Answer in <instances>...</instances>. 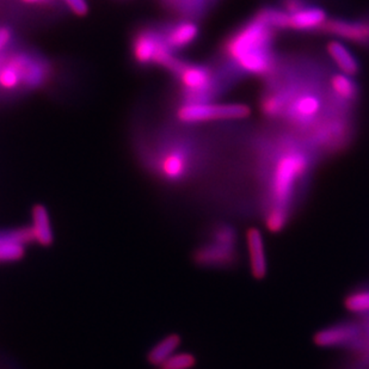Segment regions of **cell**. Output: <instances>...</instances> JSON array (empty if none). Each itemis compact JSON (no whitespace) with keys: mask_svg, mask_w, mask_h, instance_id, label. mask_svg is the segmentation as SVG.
<instances>
[{"mask_svg":"<svg viewBox=\"0 0 369 369\" xmlns=\"http://www.w3.org/2000/svg\"><path fill=\"white\" fill-rule=\"evenodd\" d=\"M311 166L310 154L295 146H287L272 161L261 200L262 215L269 232L280 233L287 228L301 201Z\"/></svg>","mask_w":369,"mask_h":369,"instance_id":"obj_1","label":"cell"},{"mask_svg":"<svg viewBox=\"0 0 369 369\" xmlns=\"http://www.w3.org/2000/svg\"><path fill=\"white\" fill-rule=\"evenodd\" d=\"M239 257L238 231L225 221L210 225L193 252L195 264L205 269L232 268L238 264Z\"/></svg>","mask_w":369,"mask_h":369,"instance_id":"obj_2","label":"cell"},{"mask_svg":"<svg viewBox=\"0 0 369 369\" xmlns=\"http://www.w3.org/2000/svg\"><path fill=\"white\" fill-rule=\"evenodd\" d=\"M274 31L275 30L255 17L228 38L224 46L225 55L235 64L246 56L270 52L272 50Z\"/></svg>","mask_w":369,"mask_h":369,"instance_id":"obj_3","label":"cell"},{"mask_svg":"<svg viewBox=\"0 0 369 369\" xmlns=\"http://www.w3.org/2000/svg\"><path fill=\"white\" fill-rule=\"evenodd\" d=\"M151 168L164 182L170 184L186 182L194 172V152L186 144L165 146L153 158Z\"/></svg>","mask_w":369,"mask_h":369,"instance_id":"obj_4","label":"cell"},{"mask_svg":"<svg viewBox=\"0 0 369 369\" xmlns=\"http://www.w3.org/2000/svg\"><path fill=\"white\" fill-rule=\"evenodd\" d=\"M132 50L139 65H159L169 72L178 60L165 40L164 33L153 28L140 30L135 35Z\"/></svg>","mask_w":369,"mask_h":369,"instance_id":"obj_5","label":"cell"},{"mask_svg":"<svg viewBox=\"0 0 369 369\" xmlns=\"http://www.w3.org/2000/svg\"><path fill=\"white\" fill-rule=\"evenodd\" d=\"M170 72L181 82L186 102H207L214 92V75L207 66L189 64L178 59Z\"/></svg>","mask_w":369,"mask_h":369,"instance_id":"obj_6","label":"cell"},{"mask_svg":"<svg viewBox=\"0 0 369 369\" xmlns=\"http://www.w3.org/2000/svg\"><path fill=\"white\" fill-rule=\"evenodd\" d=\"M250 108L244 105H212L207 102L179 105L176 117L187 124L205 123L219 119H242L250 115Z\"/></svg>","mask_w":369,"mask_h":369,"instance_id":"obj_7","label":"cell"},{"mask_svg":"<svg viewBox=\"0 0 369 369\" xmlns=\"http://www.w3.org/2000/svg\"><path fill=\"white\" fill-rule=\"evenodd\" d=\"M362 333L363 330L360 319L340 321L316 332L314 343L325 349H344L351 353L361 342Z\"/></svg>","mask_w":369,"mask_h":369,"instance_id":"obj_8","label":"cell"},{"mask_svg":"<svg viewBox=\"0 0 369 369\" xmlns=\"http://www.w3.org/2000/svg\"><path fill=\"white\" fill-rule=\"evenodd\" d=\"M31 244H35V240L29 225L0 231V262L21 261Z\"/></svg>","mask_w":369,"mask_h":369,"instance_id":"obj_9","label":"cell"},{"mask_svg":"<svg viewBox=\"0 0 369 369\" xmlns=\"http://www.w3.org/2000/svg\"><path fill=\"white\" fill-rule=\"evenodd\" d=\"M321 30L326 34L356 45L369 46V21L328 18Z\"/></svg>","mask_w":369,"mask_h":369,"instance_id":"obj_10","label":"cell"},{"mask_svg":"<svg viewBox=\"0 0 369 369\" xmlns=\"http://www.w3.org/2000/svg\"><path fill=\"white\" fill-rule=\"evenodd\" d=\"M321 110V98L312 92H304L293 101H288L286 112L288 119L298 126H309L319 115Z\"/></svg>","mask_w":369,"mask_h":369,"instance_id":"obj_11","label":"cell"},{"mask_svg":"<svg viewBox=\"0 0 369 369\" xmlns=\"http://www.w3.org/2000/svg\"><path fill=\"white\" fill-rule=\"evenodd\" d=\"M246 246L250 257L251 275L255 280H264L268 275V261L265 256L264 240L260 228H247Z\"/></svg>","mask_w":369,"mask_h":369,"instance_id":"obj_12","label":"cell"},{"mask_svg":"<svg viewBox=\"0 0 369 369\" xmlns=\"http://www.w3.org/2000/svg\"><path fill=\"white\" fill-rule=\"evenodd\" d=\"M164 38L175 52L177 49L186 48L198 38V26L191 21H179L163 30Z\"/></svg>","mask_w":369,"mask_h":369,"instance_id":"obj_13","label":"cell"},{"mask_svg":"<svg viewBox=\"0 0 369 369\" xmlns=\"http://www.w3.org/2000/svg\"><path fill=\"white\" fill-rule=\"evenodd\" d=\"M328 21L326 12L317 6H305L289 15V29L296 31H314L323 28Z\"/></svg>","mask_w":369,"mask_h":369,"instance_id":"obj_14","label":"cell"},{"mask_svg":"<svg viewBox=\"0 0 369 369\" xmlns=\"http://www.w3.org/2000/svg\"><path fill=\"white\" fill-rule=\"evenodd\" d=\"M29 226L34 235L35 244L40 246L52 245L54 231L48 209L45 205H36L31 209V224Z\"/></svg>","mask_w":369,"mask_h":369,"instance_id":"obj_15","label":"cell"},{"mask_svg":"<svg viewBox=\"0 0 369 369\" xmlns=\"http://www.w3.org/2000/svg\"><path fill=\"white\" fill-rule=\"evenodd\" d=\"M328 55L333 60V63L340 68V71L344 75H354L360 72V64L358 59L353 55V53L340 41H330L328 43Z\"/></svg>","mask_w":369,"mask_h":369,"instance_id":"obj_16","label":"cell"},{"mask_svg":"<svg viewBox=\"0 0 369 369\" xmlns=\"http://www.w3.org/2000/svg\"><path fill=\"white\" fill-rule=\"evenodd\" d=\"M23 85L22 54H16L3 61L0 66V87L14 91Z\"/></svg>","mask_w":369,"mask_h":369,"instance_id":"obj_17","label":"cell"},{"mask_svg":"<svg viewBox=\"0 0 369 369\" xmlns=\"http://www.w3.org/2000/svg\"><path fill=\"white\" fill-rule=\"evenodd\" d=\"M181 343H182V340L176 333L164 337L157 344H154L147 353V361L149 365L157 367V368L161 367L168 358L177 353L178 348L181 347Z\"/></svg>","mask_w":369,"mask_h":369,"instance_id":"obj_18","label":"cell"},{"mask_svg":"<svg viewBox=\"0 0 369 369\" xmlns=\"http://www.w3.org/2000/svg\"><path fill=\"white\" fill-rule=\"evenodd\" d=\"M344 309L358 318L369 317V284L353 288L343 299Z\"/></svg>","mask_w":369,"mask_h":369,"instance_id":"obj_19","label":"cell"},{"mask_svg":"<svg viewBox=\"0 0 369 369\" xmlns=\"http://www.w3.org/2000/svg\"><path fill=\"white\" fill-rule=\"evenodd\" d=\"M23 85L26 87H38L45 82L48 71L42 61L22 54Z\"/></svg>","mask_w":369,"mask_h":369,"instance_id":"obj_20","label":"cell"},{"mask_svg":"<svg viewBox=\"0 0 369 369\" xmlns=\"http://www.w3.org/2000/svg\"><path fill=\"white\" fill-rule=\"evenodd\" d=\"M330 85L332 92L341 102L351 103L358 98V87L351 75H344L342 72L336 73L330 79Z\"/></svg>","mask_w":369,"mask_h":369,"instance_id":"obj_21","label":"cell"},{"mask_svg":"<svg viewBox=\"0 0 369 369\" xmlns=\"http://www.w3.org/2000/svg\"><path fill=\"white\" fill-rule=\"evenodd\" d=\"M256 18L274 30L289 29V14L281 9H261L256 14Z\"/></svg>","mask_w":369,"mask_h":369,"instance_id":"obj_22","label":"cell"},{"mask_svg":"<svg viewBox=\"0 0 369 369\" xmlns=\"http://www.w3.org/2000/svg\"><path fill=\"white\" fill-rule=\"evenodd\" d=\"M362 324L361 342L351 354L354 356V365L361 369H369V317L358 318Z\"/></svg>","mask_w":369,"mask_h":369,"instance_id":"obj_23","label":"cell"},{"mask_svg":"<svg viewBox=\"0 0 369 369\" xmlns=\"http://www.w3.org/2000/svg\"><path fill=\"white\" fill-rule=\"evenodd\" d=\"M288 100L286 95L284 94H272L265 95V97L262 101V112L267 117L275 119L286 112L287 109Z\"/></svg>","mask_w":369,"mask_h":369,"instance_id":"obj_24","label":"cell"},{"mask_svg":"<svg viewBox=\"0 0 369 369\" xmlns=\"http://www.w3.org/2000/svg\"><path fill=\"white\" fill-rule=\"evenodd\" d=\"M198 365V358L194 354L187 351H179L158 367V369H193Z\"/></svg>","mask_w":369,"mask_h":369,"instance_id":"obj_25","label":"cell"},{"mask_svg":"<svg viewBox=\"0 0 369 369\" xmlns=\"http://www.w3.org/2000/svg\"><path fill=\"white\" fill-rule=\"evenodd\" d=\"M63 1L75 15L85 16L87 14L89 6L86 0H63Z\"/></svg>","mask_w":369,"mask_h":369,"instance_id":"obj_26","label":"cell"},{"mask_svg":"<svg viewBox=\"0 0 369 369\" xmlns=\"http://www.w3.org/2000/svg\"><path fill=\"white\" fill-rule=\"evenodd\" d=\"M307 6L306 0H282V10L292 15Z\"/></svg>","mask_w":369,"mask_h":369,"instance_id":"obj_27","label":"cell"},{"mask_svg":"<svg viewBox=\"0 0 369 369\" xmlns=\"http://www.w3.org/2000/svg\"><path fill=\"white\" fill-rule=\"evenodd\" d=\"M12 40V31L8 26H0V54L4 52Z\"/></svg>","mask_w":369,"mask_h":369,"instance_id":"obj_28","label":"cell"},{"mask_svg":"<svg viewBox=\"0 0 369 369\" xmlns=\"http://www.w3.org/2000/svg\"><path fill=\"white\" fill-rule=\"evenodd\" d=\"M21 1L28 5H45L50 3L52 0H21Z\"/></svg>","mask_w":369,"mask_h":369,"instance_id":"obj_29","label":"cell"},{"mask_svg":"<svg viewBox=\"0 0 369 369\" xmlns=\"http://www.w3.org/2000/svg\"><path fill=\"white\" fill-rule=\"evenodd\" d=\"M351 369H361V368H358V367H356V365H354V367H353V368H351Z\"/></svg>","mask_w":369,"mask_h":369,"instance_id":"obj_30","label":"cell"},{"mask_svg":"<svg viewBox=\"0 0 369 369\" xmlns=\"http://www.w3.org/2000/svg\"><path fill=\"white\" fill-rule=\"evenodd\" d=\"M3 61H4V60L0 59V66H1V64H3Z\"/></svg>","mask_w":369,"mask_h":369,"instance_id":"obj_31","label":"cell"}]
</instances>
